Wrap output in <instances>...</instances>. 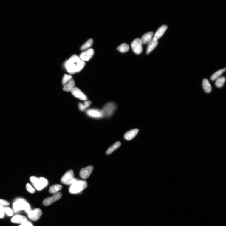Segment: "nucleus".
Returning a JSON list of instances; mask_svg holds the SVG:
<instances>
[{
    "label": "nucleus",
    "instance_id": "obj_13",
    "mask_svg": "<svg viewBox=\"0 0 226 226\" xmlns=\"http://www.w3.org/2000/svg\"><path fill=\"white\" fill-rule=\"evenodd\" d=\"M71 93L76 98L83 100H86L87 97L79 88L74 87L71 91Z\"/></svg>",
    "mask_w": 226,
    "mask_h": 226
},
{
    "label": "nucleus",
    "instance_id": "obj_1",
    "mask_svg": "<svg viewBox=\"0 0 226 226\" xmlns=\"http://www.w3.org/2000/svg\"><path fill=\"white\" fill-rule=\"evenodd\" d=\"M80 60V58L78 56L74 55L71 56L65 63V68L69 73L73 74L77 72V63Z\"/></svg>",
    "mask_w": 226,
    "mask_h": 226
},
{
    "label": "nucleus",
    "instance_id": "obj_22",
    "mask_svg": "<svg viewBox=\"0 0 226 226\" xmlns=\"http://www.w3.org/2000/svg\"><path fill=\"white\" fill-rule=\"evenodd\" d=\"M226 69V68H225L217 71L212 75L211 77V80L214 81L217 79L225 72Z\"/></svg>",
    "mask_w": 226,
    "mask_h": 226
},
{
    "label": "nucleus",
    "instance_id": "obj_5",
    "mask_svg": "<svg viewBox=\"0 0 226 226\" xmlns=\"http://www.w3.org/2000/svg\"><path fill=\"white\" fill-rule=\"evenodd\" d=\"M117 108V105L114 103L110 102L106 104L102 110L104 117L106 118L111 117L114 114Z\"/></svg>",
    "mask_w": 226,
    "mask_h": 226
},
{
    "label": "nucleus",
    "instance_id": "obj_28",
    "mask_svg": "<svg viewBox=\"0 0 226 226\" xmlns=\"http://www.w3.org/2000/svg\"><path fill=\"white\" fill-rule=\"evenodd\" d=\"M85 65V62L80 60L77 63V72H79L84 67Z\"/></svg>",
    "mask_w": 226,
    "mask_h": 226
},
{
    "label": "nucleus",
    "instance_id": "obj_8",
    "mask_svg": "<svg viewBox=\"0 0 226 226\" xmlns=\"http://www.w3.org/2000/svg\"><path fill=\"white\" fill-rule=\"evenodd\" d=\"M27 214L29 219L32 221H36L39 219L42 215V212L41 209L37 208L32 210H31Z\"/></svg>",
    "mask_w": 226,
    "mask_h": 226
},
{
    "label": "nucleus",
    "instance_id": "obj_20",
    "mask_svg": "<svg viewBox=\"0 0 226 226\" xmlns=\"http://www.w3.org/2000/svg\"><path fill=\"white\" fill-rule=\"evenodd\" d=\"M75 85L74 80L71 79L64 86L63 88V90L66 92L71 91L74 87Z\"/></svg>",
    "mask_w": 226,
    "mask_h": 226
},
{
    "label": "nucleus",
    "instance_id": "obj_15",
    "mask_svg": "<svg viewBox=\"0 0 226 226\" xmlns=\"http://www.w3.org/2000/svg\"><path fill=\"white\" fill-rule=\"evenodd\" d=\"M139 132L137 129H135L129 131L125 134L124 139L127 140H130L134 138Z\"/></svg>",
    "mask_w": 226,
    "mask_h": 226
},
{
    "label": "nucleus",
    "instance_id": "obj_7",
    "mask_svg": "<svg viewBox=\"0 0 226 226\" xmlns=\"http://www.w3.org/2000/svg\"><path fill=\"white\" fill-rule=\"evenodd\" d=\"M142 43L140 39L137 38L132 42L131 46L133 52L137 55H140L143 51Z\"/></svg>",
    "mask_w": 226,
    "mask_h": 226
},
{
    "label": "nucleus",
    "instance_id": "obj_11",
    "mask_svg": "<svg viewBox=\"0 0 226 226\" xmlns=\"http://www.w3.org/2000/svg\"><path fill=\"white\" fill-rule=\"evenodd\" d=\"M94 50L92 49H90L82 52L80 56L81 60L83 61H87L90 60L94 54Z\"/></svg>",
    "mask_w": 226,
    "mask_h": 226
},
{
    "label": "nucleus",
    "instance_id": "obj_2",
    "mask_svg": "<svg viewBox=\"0 0 226 226\" xmlns=\"http://www.w3.org/2000/svg\"><path fill=\"white\" fill-rule=\"evenodd\" d=\"M13 208L15 212L24 210L27 213L31 210L30 205L25 199L22 198L18 199L15 200L13 204Z\"/></svg>",
    "mask_w": 226,
    "mask_h": 226
},
{
    "label": "nucleus",
    "instance_id": "obj_3",
    "mask_svg": "<svg viewBox=\"0 0 226 226\" xmlns=\"http://www.w3.org/2000/svg\"><path fill=\"white\" fill-rule=\"evenodd\" d=\"M87 186V183L86 181L77 180L71 185L69 191L72 194L78 193L86 188Z\"/></svg>",
    "mask_w": 226,
    "mask_h": 226
},
{
    "label": "nucleus",
    "instance_id": "obj_29",
    "mask_svg": "<svg viewBox=\"0 0 226 226\" xmlns=\"http://www.w3.org/2000/svg\"><path fill=\"white\" fill-rule=\"evenodd\" d=\"M4 213L9 216H12L13 215V211L11 208L7 206H4Z\"/></svg>",
    "mask_w": 226,
    "mask_h": 226
},
{
    "label": "nucleus",
    "instance_id": "obj_21",
    "mask_svg": "<svg viewBox=\"0 0 226 226\" xmlns=\"http://www.w3.org/2000/svg\"><path fill=\"white\" fill-rule=\"evenodd\" d=\"M121 145V143L120 141H117L115 143L114 145L110 147L106 152V154L109 155L112 154L113 152L119 147Z\"/></svg>",
    "mask_w": 226,
    "mask_h": 226
},
{
    "label": "nucleus",
    "instance_id": "obj_30",
    "mask_svg": "<svg viewBox=\"0 0 226 226\" xmlns=\"http://www.w3.org/2000/svg\"><path fill=\"white\" fill-rule=\"evenodd\" d=\"M26 189L29 193L33 194L35 193V190L32 186L29 183H27L26 185Z\"/></svg>",
    "mask_w": 226,
    "mask_h": 226
},
{
    "label": "nucleus",
    "instance_id": "obj_33",
    "mask_svg": "<svg viewBox=\"0 0 226 226\" xmlns=\"http://www.w3.org/2000/svg\"><path fill=\"white\" fill-rule=\"evenodd\" d=\"M79 107L81 111H84L86 109L85 106L81 103H79Z\"/></svg>",
    "mask_w": 226,
    "mask_h": 226
},
{
    "label": "nucleus",
    "instance_id": "obj_12",
    "mask_svg": "<svg viewBox=\"0 0 226 226\" xmlns=\"http://www.w3.org/2000/svg\"><path fill=\"white\" fill-rule=\"evenodd\" d=\"M93 169V167L92 166H89L82 169L80 173L81 177L83 179H87L91 174Z\"/></svg>",
    "mask_w": 226,
    "mask_h": 226
},
{
    "label": "nucleus",
    "instance_id": "obj_16",
    "mask_svg": "<svg viewBox=\"0 0 226 226\" xmlns=\"http://www.w3.org/2000/svg\"><path fill=\"white\" fill-rule=\"evenodd\" d=\"M11 221L13 223L22 224L26 222L27 220V218L24 216L16 215L11 219Z\"/></svg>",
    "mask_w": 226,
    "mask_h": 226
},
{
    "label": "nucleus",
    "instance_id": "obj_18",
    "mask_svg": "<svg viewBox=\"0 0 226 226\" xmlns=\"http://www.w3.org/2000/svg\"><path fill=\"white\" fill-rule=\"evenodd\" d=\"M158 41H156L152 39L149 43L147 46L146 53L149 54L153 50L155 49L158 44Z\"/></svg>",
    "mask_w": 226,
    "mask_h": 226
},
{
    "label": "nucleus",
    "instance_id": "obj_9",
    "mask_svg": "<svg viewBox=\"0 0 226 226\" xmlns=\"http://www.w3.org/2000/svg\"><path fill=\"white\" fill-rule=\"evenodd\" d=\"M62 194L61 193L59 192L55 194L51 197L47 198L45 199L43 202L45 206L49 205L55 201L58 200L62 197Z\"/></svg>",
    "mask_w": 226,
    "mask_h": 226
},
{
    "label": "nucleus",
    "instance_id": "obj_31",
    "mask_svg": "<svg viewBox=\"0 0 226 226\" xmlns=\"http://www.w3.org/2000/svg\"><path fill=\"white\" fill-rule=\"evenodd\" d=\"M9 205L10 203L7 201L0 199V206H8Z\"/></svg>",
    "mask_w": 226,
    "mask_h": 226
},
{
    "label": "nucleus",
    "instance_id": "obj_25",
    "mask_svg": "<svg viewBox=\"0 0 226 226\" xmlns=\"http://www.w3.org/2000/svg\"><path fill=\"white\" fill-rule=\"evenodd\" d=\"M225 77L223 76L220 77L216 80L215 85L218 88L222 87L225 81Z\"/></svg>",
    "mask_w": 226,
    "mask_h": 226
},
{
    "label": "nucleus",
    "instance_id": "obj_23",
    "mask_svg": "<svg viewBox=\"0 0 226 226\" xmlns=\"http://www.w3.org/2000/svg\"><path fill=\"white\" fill-rule=\"evenodd\" d=\"M62 186L59 184H55L51 186L49 189V192L52 194H55L60 191L62 188Z\"/></svg>",
    "mask_w": 226,
    "mask_h": 226
},
{
    "label": "nucleus",
    "instance_id": "obj_34",
    "mask_svg": "<svg viewBox=\"0 0 226 226\" xmlns=\"http://www.w3.org/2000/svg\"><path fill=\"white\" fill-rule=\"evenodd\" d=\"M19 226H33L30 222L27 221L26 222L21 224Z\"/></svg>",
    "mask_w": 226,
    "mask_h": 226
},
{
    "label": "nucleus",
    "instance_id": "obj_19",
    "mask_svg": "<svg viewBox=\"0 0 226 226\" xmlns=\"http://www.w3.org/2000/svg\"><path fill=\"white\" fill-rule=\"evenodd\" d=\"M204 90L208 93H210L212 91V87L209 81L207 79H204L202 83Z\"/></svg>",
    "mask_w": 226,
    "mask_h": 226
},
{
    "label": "nucleus",
    "instance_id": "obj_24",
    "mask_svg": "<svg viewBox=\"0 0 226 226\" xmlns=\"http://www.w3.org/2000/svg\"><path fill=\"white\" fill-rule=\"evenodd\" d=\"M129 49V46L126 43L123 44L119 46L117 50L122 53H125L128 52Z\"/></svg>",
    "mask_w": 226,
    "mask_h": 226
},
{
    "label": "nucleus",
    "instance_id": "obj_6",
    "mask_svg": "<svg viewBox=\"0 0 226 226\" xmlns=\"http://www.w3.org/2000/svg\"><path fill=\"white\" fill-rule=\"evenodd\" d=\"M77 180L74 177L73 171L70 170L67 171L62 177L61 180L62 183L67 185H72Z\"/></svg>",
    "mask_w": 226,
    "mask_h": 226
},
{
    "label": "nucleus",
    "instance_id": "obj_27",
    "mask_svg": "<svg viewBox=\"0 0 226 226\" xmlns=\"http://www.w3.org/2000/svg\"><path fill=\"white\" fill-rule=\"evenodd\" d=\"M72 76L71 75L65 74L63 77L62 81L63 86H64L66 85L72 79Z\"/></svg>",
    "mask_w": 226,
    "mask_h": 226
},
{
    "label": "nucleus",
    "instance_id": "obj_35",
    "mask_svg": "<svg viewBox=\"0 0 226 226\" xmlns=\"http://www.w3.org/2000/svg\"><path fill=\"white\" fill-rule=\"evenodd\" d=\"M91 104V102L90 101H86L84 103V105L86 107V108H88V107Z\"/></svg>",
    "mask_w": 226,
    "mask_h": 226
},
{
    "label": "nucleus",
    "instance_id": "obj_26",
    "mask_svg": "<svg viewBox=\"0 0 226 226\" xmlns=\"http://www.w3.org/2000/svg\"><path fill=\"white\" fill-rule=\"evenodd\" d=\"M93 43V40L92 39L88 40L86 42L83 44L81 47V50H84L89 47H90Z\"/></svg>",
    "mask_w": 226,
    "mask_h": 226
},
{
    "label": "nucleus",
    "instance_id": "obj_14",
    "mask_svg": "<svg viewBox=\"0 0 226 226\" xmlns=\"http://www.w3.org/2000/svg\"><path fill=\"white\" fill-rule=\"evenodd\" d=\"M168 26L163 25L160 27L156 32L153 39L155 40L158 41L168 29Z\"/></svg>",
    "mask_w": 226,
    "mask_h": 226
},
{
    "label": "nucleus",
    "instance_id": "obj_4",
    "mask_svg": "<svg viewBox=\"0 0 226 226\" xmlns=\"http://www.w3.org/2000/svg\"><path fill=\"white\" fill-rule=\"evenodd\" d=\"M30 180L34 187L38 191L43 190L48 184V181L43 177L38 178L35 176H32Z\"/></svg>",
    "mask_w": 226,
    "mask_h": 226
},
{
    "label": "nucleus",
    "instance_id": "obj_32",
    "mask_svg": "<svg viewBox=\"0 0 226 226\" xmlns=\"http://www.w3.org/2000/svg\"><path fill=\"white\" fill-rule=\"evenodd\" d=\"M4 206H0V218H2L4 217Z\"/></svg>",
    "mask_w": 226,
    "mask_h": 226
},
{
    "label": "nucleus",
    "instance_id": "obj_10",
    "mask_svg": "<svg viewBox=\"0 0 226 226\" xmlns=\"http://www.w3.org/2000/svg\"><path fill=\"white\" fill-rule=\"evenodd\" d=\"M87 114L91 117L95 118H101L104 117L102 110L92 109L88 110Z\"/></svg>",
    "mask_w": 226,
    "mask_h": 226
},
{
    "label": "nucleus",
    "instance_id": "obj_17",
    "mask_svg": "<svg viewBox=\"0 0 226 226\" xmlns=\"http://www.w3.org/2000/svg\"><path fill=\"white\" fill-rule=\"evenodd\" d=\"M153 33L151 32L145 34L140 39L142 44H145L149 43L153 39Z\"/></svg>",
    "mask_w": 226,
    "mask_h": 226
}]
</instances>
